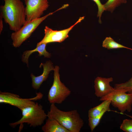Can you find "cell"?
I'll return each mask as SVG.
<instances>
[{"label":"cell","instance_id":"cell-1","mask_svg":"<svg viewBox=\"0 0 132 132\" xmlns=\"http://www.w3.org/2000/svg\"><path fill=\"white\" fill-rule=\"evenodd\" d=\"M4 5L0 6V15L10 29L18 30L26 22L25 7L21 0H3Z\"/></svg>","mask_w":132,"mask_h":132},{"label":"cell","instance_id":"cell-2","mask_svg":"<svg viewBox=\"0 0 132 132\" xmlns=\"http://www.w3.org/2000/svg\"><path fill=\"white\" fill-rule=\"evenodd\" d=\"M47 117L56 120L70 132H79L84 122L76 110L64 111L51 104L47 114Z\"/></svg>","mask_w":132,"mask_h":132},{"label":"cell","instance_id":"cell-3","mask_svg":"<svg viewBox=\"0 0 132 132\" xmlns=\"http://www.w3.org/2000/svg\"><path fill=\"white\" fill-rule=\"evenodd\" d=\"M21 111L22 117L18 121L10 123L11 127L15 128L19 125L26 123L30 127H35L42 125L47 117L43 106L37 103L23 109Z\"/></svg>","mask_w":132,"mask_h":132},{"label":"cell","instance_id":"cell-4","mask_svg":"<svg viewBox=\"0 0 132 132\" xmlns=\"http://www.w3.org/2000/svg\"><path fill=\"white\" fill-rule=\"evenodd\" d=\"M59 67L55 66L53 84L49 91L48 100L51 104H61L70 94L71 91L60 80Z\"/></svg>","mask_w":132,"mask_h":132},{"label":"cell","instance_id":"cell-5","mask_svg":"<svg viewBox=\"0 0 132 132\" xmlns=\"http://www.w3.org/2000/svg\"><path fill=\"white\" fill-rule=\"evenodd\" d=\"M59 9L54 12H50L41 18L30 21H26L25 23L18 30L11 34L12 44L15 47H19L22 44L28 39L41 23L49 16L52 14Z\"/></svg>","mask_w":132,"mask_h":132},{"label":"cell","instance_id":"cell-6","mask_svg":"<svg viewBox=\"0 0 132 132\" xmlns=\"http://www.w3.org/2000/svg\"><path fill=\"white\" fill-rule=\"evenodd\" d=\"M114 91L106 96L100 98V100H109L114 107L117 108L121 113L132 110V94L126 93L122 89H115Z\"/></svg>","mask_w":132,"mask_h":132},{"label":"cell","instance_id":"cell-7","mask_svg":"<svg viewBox=\"0 0 132 132\" xmlns=\"http://www.w3.org/2000/svg\"><path fill=\"white\" fill-rule=\"evenodd\" d=\"M43 94L41 92L37 93L34 98L24 99L18 95L8 92H0V103L8 104L14 106L21 110L26 107L32 106L35 102L34 100L40 99L42 98Z\"/></svg>","mask_w":132,"mask_h":132},{"label":"cell","instance_id":"cell-8","mask_svg":"<svg viewBox=\"0 0 132 132\" xmlns=\"http://www.w3.org/2000/svg\"><path fill=\"white\" fill-rule=\"evenodd\" d=\"M26 21L41 18L48 8L47 0H24Z\"/></svg>","mask_w":132,"mask_h":132},{"label":"cell","instance_id":"cell-9","mask_svg":"<svg viewBox=\"0 0 132 132\" xmlns=\"http://www.w3.org/2000/svg\"><path fill=\"white\" fill-rule=\"evenodd\" d=\"M84 18V16L80 17L73 25L69 28L61 30H53L48 27L45 26L44 29V36L41 41L37 44L36 45L43 43L47 44L54 42H62L68 37V34L73 28Z\"/></svg>","mask_w":132,"mask_h":132},{"label":"cell","instance_id":"cell-10","mask_svg":"<svg viewBox=\"0 0 132 132\" xmlns=\"http://www.w3.org/2000/svg\"><path fill=\"white\" fill-rule=\"evenodd\" d=\"M113 80L112 77L108 78L98 77L94 81L95 94L100 98L104 97L114 91V88L110 85Z\"/></svg>","mask_w":132,"mask_h":132},{"label":"cell","instance_id":"cell-11","mask_svg":"<svg viewBox=\"0 0 132 132\" xmlns=\"http://www.w3.org/2000/svg\"><path fill=\"white\" fill-rule=\"evenodd\" d=\"M42 66L43 67V71L41 75L36 76L33 73L31 74L32 87L35 89L37 90L40 88L43 82L47 79L50 72L54 69L53 63L50 60L46 61L44 63H41L40 67Z\"/></svg>","mask_w":132,"mask_h":132},{"label":"cell","instance_id":"cell-12","mask_svg":"<svg viewBox=\"0 0 132 132\" xmlns=\"http://www.w3.org/2000/svg\"><path fill=\"white\" fill-rule=\"evenodd\" d=\"M41 129L44 132H70L56 120L49 118L42 126Z\"/></svg>","mask_w":132,"mask_h":132},{"label":"cell","instance_id":"cell-13","mask_svg":"<svg viewBox=\"0 0 132 132\" xmlns=\"http://www.w3.org/2000/svg\"><path fill=\"white\" fill-rule=\"evenodd\" d=\"M47 44L45 43H42L40 45H36V48L33 50H27L24 52L22 55V61L26 63L27 66H28L29 57L31 54L35 52H37L39 53L38 56H40L43 55L46 58H50L51 56V54L47 52L46 49Z\"/></svg>","mask_w":132,"mask_h":132},{"label":"cell","instance_id":"cell-14","mask_svg":"<svg viewBox=\"0 0 132 132\" xmlns=\"http://www.w3.org/2000/svg\"><path fill=\"white\" fill-rule=\"evenodd\" d=\"M110 100H105L99 105L90 108L88 112V118L96 117L105 111H111L110 107Z\"/></svg>","mask_w":132,"mask_h":132},{"label":"cell","instance_id":"cell-15","mask_svg":"<svg viewBox=\"0 0 132 132\" xmlns=\"http://www.w3.org/2000/svg\"><path fill=\"white\" fill-rule=\"evenodd\" d=\"M102 46L108 49L125 48L132 50V49L125 46L114 41L110 37H107L102 43Z\"/></svg>","mask_w":132,"mask_h":132},{"label":"cell","instance_id":"cell-16","mask_svg":"<svg viewBox=\"0 0 132 132\" xmlns=\"http://www.w3.org/2000/svg\"><path fill=\"white\" fill-rule=\"evenodd\" d=\"M126 2V0H108L103 5L105 11L112 13L116 7L121 3Z\"/></svg>","mask_w":132,"mask_h":132},{"label":"cell","instance_id":"cell-17","mask_svg":"<svg viewBox=\"0 0 132 132\" xmlns=\"http://www.w3.org/2000/svg\"><path fill=\"white\" fill-rule=\"evenodd\" d=\"M114 88L115 89H123L128 93L132 94V77L125 83L115 84Z\"/></svg>","mask_w":132,"mask_h":132},{"label":"cell","instance_id":"cell-18","mask_svg":"<svg viewBox=\"0 0 132 132\" xmlns=\"http://www.w3.org/2000/svg\"><path fill=\"white\" fill-rule=\"evenodd\" d=\"M107 112L105 111L96 117L88 118V124L91 131L93 132L95 128L99 124L100 120L105 113Z\"/></svg>","mask_w":132,"mask_h":132},{"label":"cell","instance_id":"cell-19","mask_svg":"<svg viewBox=\"0 0 132 132\" xmlns=\"http://www.w3.org/2000/svg\"><path fill=\"white\" fill-rule=\"evenodd\" d=\"M121 129L126 132H132V119H124L120 127Z\"/></svg>","mask_w":132,"mask_h":132},{"label":"cell","instance_id":"cell-20","mask_svg":"<svg viewBox=\"0 0 132 132\" xmlns=\"http://www.w3.org/2000/svg\"><path fill=\"white\" fill-rule=\"evenodd\" d=\"M97 4L98 8V11L97 15V17H99V22L101 24L102 22L101 20V17L103 12L104 11L105 9L104 5L102 4L100 0H92Z\"/></svg>","mask_w":132,"mask_h":132},{"label":"cell","instance_id":"cell-21","mask_svg":"<svg viewBox=\"0 0 132 132\" xmlns=\"http://www.w3.org/2000/svg\"><path fill=\"white\" fill-rule=\"evenodd\" d=\"M3 18L0 15V34L3 30Z\"/></svg>","mask_w":132,"mask_h":132},{"label":"cell","instance_id":"cell-22","mask_svg":"<svg viewBox=\"0 0 132 132\" xmlns=\"http://www.w3.org/2000/svg\"><path fill=\"white\" fill-rule=\"evenodd\" d=\"M127 115L130 117L132 119V116L129 115Z\"/></svg>","mask_w":132,"mask_h":132}]
</instances>
